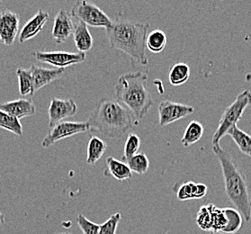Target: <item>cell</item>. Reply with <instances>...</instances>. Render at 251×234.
Returning <instances> with one entry per match:
<instances>
[{
	"label": "cell",
	"mask_w": 251,
	"mask_h": 234,
	"mask_svg": "<svg viewBox=\"0 0 251 234\" xmlns=\"http://www.w3.org/2000/svg\"><path fill=\"white\" fill-rule=\"evenodd\" d=\"M148 23L133 21L118 15L105 28L106 36L112 48L118 50L142 66L149 64L146 53Z\"/></svg>",
	"instance_id": "6da1fadb"
},
{
	"label": "cell",
	"mask_w": 251,
	"mask_h": 234,
	"mask_svg": "<svg viewBox=\"0 0 251 234\" xmlns=\"http://www.w3.org/2000/svg\"><path fill=\"white\" fill-rule=\"evenodd\" d=\"M135 119L123 104L103 98L88 117L90 131H99L108 138H122L131 131Z\"/></svg>",
	"instance_id": "7a4b0ae2"
},
{
	"label": "cell",
	"mask_w": 251,
	"mask_h": 234,
	"mask_svg": "<svg viewBox=\"0 0 251 234\" xmlns=\"http://www.w3.org/2000/svg\"><path fill=\"white\" fill-rule=\"evenodd\" d=\"M213 152L218 158L223 175L226 196L240 212L246 222L251 219V194L245 175L234 162L231 154L221 145H213Z\"/></svg>",
	"instance_id": "3957f363"
},
{
	"label": "cell",
	"mask_w": 251,
	"mask_h": 234,
	"mask_svg": "<svg viewBox=\"0 0 251 234\" xmlns=\"http://www.w3.org/2000/svg\"><path fill=\"white\" fill-rule=\"evenodd\" d=\"M147 73L129 72L118 78L115 85L117 101L130 110L135 120H142L154 104L147 87Z\"/></svg>",
	"instance_id": "277c9868"
},
{
	"label": "cell",
	"mask_w": 251,
	"mask_h": 234,
	"mask_svg": "<svg viewBox=\"0 0 251 234\" xmlns=\"http://www.w3.org/2000/svg\"><path fill=\"white\" fill-rule=\"evenodd\" d=\"M251 104V92L244 90L238 95L234 101L228 105L221 116L218 128L213 133L212 146L220 144V141L224 136L228 135L229 130L238 125L242 119L246 109Z\"/></svg>",
	"instance_id": "5b68a950"
},
{
	"label": "cell",
	"mask_w": 251,
	"mask_h": 234,
	"mask_svg": "<svg viewBox=\"0 0 251 234\" xmlns=\"http://www.w3.org/2000/svg\"><path fill=\"white\" fill-rule=\"evenodd\" d=\"M71 16L92 27L107 28L112 20L99 6L88 0H78L72 7Z\"/></svg>",
	"instance_id": "8992f818"
},
{
	"label": "cell",
	"mask_w": 251,
	"mask_h": 234,
	"mask_svg": "<svg viewBox=\"0 0 251 234\" xmlns=\"http://www.w3.org/2000/svg\"><path fill=\"white\" fill-rule=\"evenodd\" d=\"M89 131L88 122H60L49 128L48 133L42 142V147L47 149L60 140Z\"/></svg>",
	"instance_id": "52a82bcc"
},
{
	"label": "cell",
	"mask_w": 251,
	"mask_h": 234,
	"mask_svg": "<svg viewBox=\"0 0 251 234\" xmlns=\"http://www.w3.org/2000/svg\"><path fill=\"white\" fill-rule=\"evenodd\" d=\"M33 58L39 62L48 63L58 69H66L71 65L82 63L86 60L84 52H32Z\"/></svg>",
	"instance_id": "ba28073f"
},
{
	"label": "cell",
	"mask_w": 251,
	"mask_h": 234,
	"mask_svg": "<svg viewBox=\"0 0 251 234\" xmlns=\"http://www.w3.org/2000/svg\"><path fill=\"white\" fill-rule=\"evenodd\" d=\"M158 125L160 127L171 125L195 113V107L170 100L161 101L158 107Z\"/></svg>",
	"instance_id": "9c48e42d"
},
{
	"label": "cell",
	"mask_w": 251,
	"mask_h": 234,
	"mask_svg": "<svg viewBox=\"0 0 251 234\" xmlns=\"http://www.w3.org/2000/svg\"><path fill=\"white\" fill-rule=\"evenodd\" d=\"M20 26V17L15 12L3 9L0 11V42L12 46L17 40Z\"/></svg>",
	"instance_id": "30bf717a"
},
{
	"label": "cell",
	"mask_w": 251,
	"mask_h": 234,
	"mask_svg": "<svg viewBox=\"0 0 251 234\" xmlns=\"http://www.w3.org/2000/svg\"><path fill=\"white\" fill-rule=\"evenodd\" d=\"M77 105L72 99H59L53 98L51 99L48 108L49 115V128L59 124L60 122L72 117L76 114Z\"/></svg>",
	"instance_id": "8fae6325"
},
{
	"label": "cell",
	"mask_w": 251,
	"mask_h": 234,
	"mask_svg": "<svg viewBox=\"0 0 251 234\" xmlns=\"http://www.w3.org/2000/svg\"><path fill=\"white\" fill-rule=\"evenodd\" d=\"M74 24L65 9H60L53 21L51 36L57 44H63L73 34Z\"/></svg>",
	"instance_id": "7c38bea8"
},
{
	"label": "cell",
	"mask_w": 251,
	"mask_h": 234,
	"mask_svg": "<svg viewBox=\"0 0 251 234\" xmlns=\"http://www.w3.org/2000/svg\"><path fill=\"white\" fill-rule=\"evenodd\" d=\"M50 20V14L48 12L40 9L35 16H33L28 21L21 30L19 35V43L24 44L29 40L38 35L44 29L45 24Z\"/></svg>",
	"instance_id": "4fadbf2b"
},
{
	"label": "cell",
	"mask_w": 251,
	"mask_h": 234,
	"mask_svg": "<svg viewBox=\"0 0 251 234\" xmlns=\"http://www.w3.org/2000/svg\"><path fill=\"white\" fill-rule=\"evenodd\" d=\"M0 109L17 119L35 114L36 107L32 98H20L6 103L0 104Z\"/></svg>",
	"instance_id": "5bb4252c"
},
{
	"label": "cell",
	"mask_w": 251,
	"mask_h": 234,
	"mask_svg": "<svg viewBox=\"0 0 251 234\" xmlns=\"http://www.w3.org/2000/svg\"><path fill=\"white\" fill-rule=\"evenodd\" d=\"M30 71L33 76L34 91L36 92L62 76L65 69H45L33 64L30 68Z\"/></svg>",
	"instance_id": "9a60e30c"
},
{
	"label": "cell",
	"mask_w": 251,
	"mask_h": 234,
	"mask_svg": "<svg viewBox=\"0 0 251 234\" xmlns=\"http://www.w3.org/2000/svg\"><path fill=\"white\" fill-rule=\"evenodd\" d=\"M73 39L79 52L86 53L93 47V37L89 32L88 26L79 20H76V24L74 25Z\"/></svg>",
	"instance_id": "2e32d148"
},
{
	"label": "cell",
	"mask_w": 251,
	"mask_h": 234,
	"mask_svg": "<svg viewBox=\"0 0 251 234\" xmlns=\"http://www.w3.org/2000/svg\"><path fill=\"white\" fill-rule=\"evenodd\" d=\"M107 149L106 142L98 136H91L87 150V163L94 165L103 157Z\"/></svg>",
	"instance_id": "e0dca14e"
},
{
	"label": "cell",
	"mask_w": 251,
	"mask_h": 234,
	"mask_svg": "<svg viewBox=\"0 0 251 234\" xmlns=\"http://www.w3.org/2000/svg\"><path fill=\"white\" fill-rule=\"evenodd\" d=\"M204 132V127L198 121H191L188 126H186V130L184 131L181 142L183 146L187 148L193 144L197 143L202 139Z\"/></svg>",
	"instance_id": "ac0fdd59"
},
{
	"label": "cell",
	"mask_w": 251,
	"mask_h": 234,
	"mask_svg": "<svg viewBox=\"0 0 251 234\" xmlns=\"http://www.w3.org/2000/svg\"><path fill=\"white\" fill-rule=\"evenodd\" d=\"M17 76L18 78L19 94L21 95V97L33 98L35 91L33 87V76L30 69L29 70H25L22 68L17 69Z\"/></svg>",
	"instance_id": "d6986e66"
},
{
	"label": "cell",
	"mask_w": 251,
	"mask_h": 234,
	"mask_svg": "<svg viewBox=\"0 0 251 234\" xmlns=\"http://www.w3.org/2000/svg\"><path fill=\"white\" fill-rule=\"evenodd\" d=\"M106 165L108 169L107 170L115 180L125 181V180H130L132 178V172L128 167V165L116 158L109 157L106 160Z\"/></svg>",
	"instance_id": "ffe728a7"
},
{
	"label": "cell",
	"mask_w": 251,
	"mask_h": 234,
	"mask_svg": "<svg viewBox=\"0 0 251 234\" xmlns=\"http://www.w3.org/2000/svg\"><path fill=\"white\" fill-rule=\"evenodd\" d=\"M168 44L167 34L162 30H153L148 34L146 39V49L152 53L162 52Z\"/></svg>",
	"instance_id": "44dd1931"
},
{
	"label": "cell",
	"mask_w": 251,
	"mask_h": 234,
	"mask_svg": "<svg viewBox=\"0 0 251 234\" xmlns=\"http://www.w3.org/2000/svg\"><path fill=\"white\" fill-rule=\"evenodd\" d=\"M190 75H191L190 67L186 63L179 62L170 69L169 80L172 86L178 87L186 83L189 79Z\"/></svg>",
	"instance_id": "7402d4cb"
},
{
	"label": "cell",
	"mask_w": 251,
	"mask_h": 234,
	"mask_svg": "<svg viewBox=\"0 0 251 234\" xmlns=\"http://www.w3.org/2000/svg\"><path fill=\"white\" fill-rule=\"evenodd\" d=\"M228 135L232 138L233 142L241 153L245 154L246 156L251 157V136L250 134L240 130L236 126L229 130Z\"/></svg>",
	"instance_id": "603a6c76"
},
{
	"label": "cell",
	"mask_w": 251,
	"mask_h": 234,
	"mask_svg": "<svg viewBox=\"0 0 251 234\" xmlns=\"http://www.w3.org/2000/svg\"><path fill=\"white\" fill-rule=\"evenodd\" d=\"M224 212L227 215L228 223L222 232V234H234L239 232L242 226V216L240 212L234 208H224Z\"/></svg>",
	"instance_id": "cb8c5ba5"
},
{
	"label": "cell",
	"mask_w": 251,
	"mask_h": 234,
	"mask_svg": "<svg viewBox=\"0 0 251 234\" xmlns=\"http://www.w3.org/2000/svg\"><path fill=\"white\" fill-rule=\"evenodd\" d=\"M0 128L11 131L17 136L23 134V126L19 119L7 114L0 109Z\"/></svg>",
	"instance_id": "d4e9b609"
},
{
	"label": "cell",
	"mask_w": 251,
	"mask_h": 234,
	"mask_svg": "<svg viewBox=\"0 0 251 234\" xmlns=\"http://www.w3.org/2000/svg\"><path fill=\"white\" fill-rule=\"evenodd\" d=\"M131 172L138 175L145 174L150 167V160L144 153H138L126 160Z\"/></svg>",
	"instance_id": "484cf974"
},
{
	"label": "cell",
	"mask_w": 251,
	"mask_h": 234,
	"mask_svg": "<svg viewBox=\"0 0 251 234\" xmlns=\"http://www.w3.org/2000/svg\"><path fill=\"white\" fill-rule=\"evenodd\" d=\"M228 223L227 215L224 212V208H218L212 206V231L211 234H222Z\"/></svg>",
	"instance_id": "4316f807"
},
{
	"label": "cell",
	"mask_w": 251,
	"mask_h": 234,
	"mask_svg": "<svg viewBox=\"0 0 251 234\" xmlns=\"http://www.w3.org/2000/svg\"><path fill=\"white\" fill-rule=\"evenodd\" d=\"M212 204L203 206L197 212V224L199 228L211 233L212 231Z\"/></svg>",
	"instance_id": "83f0119b"
},
{
	"label": "cell",
	"mask_w": 251,
	"mask_h": 234,
	"mask_svg": "<svg viewBox=\"0 0 251 234\" xmlns=\"http://www.w3.org/2000/svg\"><path fill=\"white\" fill-rule=\"evenodd\" d=\"M141 148V138L138 136L135 133H129L126 143H125V149H124V156L123 159L127 160L139 153Z\"/></svg>",
	"instance_id": "f1b7e54d"
},
{
	"label": "cell",
	"mask_w": 251,
	"mask_h": 234,
	"mask_svg": "<svg viewBox=\"0 0 251 234\" xmlns=\"http://www.w3.org/2000/svg\"><path fill=\"white\" fill-rule=\"evenodd\" d=\"M76 223L84 234H99L100 225L91 222L83 214H78L76 218Z\"/></svg>",
	"instance_id": "f546056e"
},
{
	"label": "cell",
	"mask_w": 251,
	"mask_h": 234,
	"mask_svg": "<svg viewBox=\"0 0 251 234\" xmlns=\"http://www.w3.org/2000/svg\"><path fill=\"white\" fill-rule=\"evenodd\" d=\"M121 217L122 216L120 212H116L115 214H113L106 222H104L103 224L100 225L99 234H116Z\"/></svg>",
	"instance_id": "4dcf8cb0"
},
{
	"label": "cell",
	"mask_w": 251,
	"mask_h": 234,
	"mask_svg": "<svg viewBox=\"0 0 251 234\" xmlns=\"http://www.w3.org/2000/svg\"><path fill=\"white\" fill-rule=\"evenodd\" d=\"M194 185L195 182H186L180 185L176 193V197L180 201H186L194 199Z\"/></svg>",
	"instance_id": "1f68e13d"
},
{
	"label": "cell",
	"mask_w": 251,
	"mask_h": 234,
	"mask_svg": "<svg viewBox=\"0 0 251 234\" xmlns=\"http://www.w3.org/2000/svg\"><path fill=\"white\" fill-rule=\"evenodd\" d=\"M208 188L202 183H195L194 185V199H202L207 195Z\"/></svg>",
	"instance_id": "d6a6232c"
},
{
	"label": "cell",
	"mask_w": 251,
	"mask_h": 234,
	"mask_svg": "<svg viewBox=\"0 0 251 234\" xmlns=\"http://www.w3.org/2000/svg\"><path fill=\"white\" fill-rule=\"evenodd\" d=\"M4 222H5V215H4V213L0 212V226L4 223Z\"/></svg>",
	"instance_id": "836d02e7"
},
{
	"label": "cell",
	"mask_w": 251,
	"mask_h": 234,
	"mask_svg": "<svg viewBox=\"0 0 251 234\" xmlns=\"http://www.w3.org/2000/svg\"><path fill=\"white\" fill-rule=\"evenodd\" d=\"M1 4H2V0H0V5H1Z\"/></svg>",
	"instance_id": "e575fe53"
},
{
	"label": "cell",
	"mask_w": 251,
	"mask_h": 234,
	"mask_svg": "<svg viewBox=\"0 0 251 234\" xmlns=\"http://www.w3.org/2000/svg\"></svg>",
	"instance_id": "d590c367"
}]
</instances>
